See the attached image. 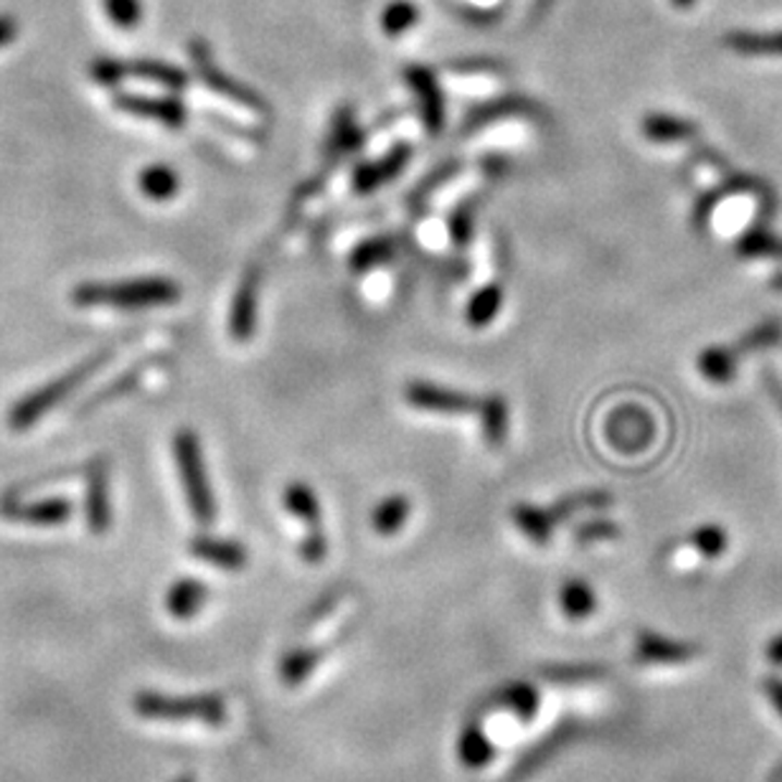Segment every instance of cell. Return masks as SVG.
I'll list each match as a JSON object with an SVG mask.
<instances>
[{
    "mask_svg": "<svg viewBox=\"0 0 782 782\" xmlns=\"http://www.w3.org/2000/svg\"><path fill=\"white\" fill-rule=\"evenodd\" d=\"M740 257H782V242L772 236L768 229L755 227L742 236L737 244Z\"/></svg>",
    "mask_w": 782,
    "mask_h": 782,
    "instance_id": "obj_36",
    "label": "cell"
},
{
    "mask_svg": "<svg viewBox=\"0 0 782 782\" xmlns=\"http://www.w3.org/2000/svg\"><path fill=\"white\" fill-rule=\"evenodd\" d=\"M341 602H343V592H328L326 597H320V600L313 604L308 612H305L303 631H310V627H316L318 623H323V620L335 615V610L341 608Z\"/></svg>",
    "mask_w": 782,
    "mask_h": 782,
    "instance_id": "obj_44",
    "label": "cell"
},
{
    "mask_svg": "<svg viewBox=\"0 0 782 782\" xmlns=\"http://www.w3.org/2000/svg\"><path fill=\"white\" fill-rule=\"evenodd\" d=\"M604 669L600 665H554L547 671L551 684H585V681L602 679Z\"/></svg>",
    "mask_w": 782,
    "mask_h": 782,
    "instance_id": "obj_39",
    "label": "cell"
},
{
    "mask_svg": "<svg viewBox=\"0 0 782 782\" xmlns=\"http://www.w3.org/2000/svg\"><path fill=\"white\" fill-rule=\"evenodd\" d=\"M724 46L740 57H782V30H730Z\"/></svg>",
    "mask_w": 782,
    "mask_h": 782,
    "instance_id": "obj_23",
    "label": "cell"
},
{
    "mask_svg": "<svg viewBox=\"0 0 782 782\" xmlns=\"http://www.w3.org/2000/svg\"><path fill=\"white\" fill-rule=\"evenodd\" d=\"M125 72L137 76V80L152 82L158 87H166L168 91H181L188 84V74L175 64L160 59H135L125 61Z\"/></svg>",
    "mask_w": 782,
    "mask_h": 782,
    "instance_id": "obj_26",
    "label": "cell"
},
{
    "mask_svg": "<svg viewBox=\"0 0 782 782\" xmlns=\"http://www.w3.org/2000/svg\"><path fill=\"white\" fill-rule=\"evenodd\" d=\"M259 267H252L244 274L240 288H236V295L232 301V310H229V333H232L234 341H249L255 335L257 328V316H259Z\"/></svg>",
    "mask_w": 782,
    "mask_h": 782,
    "instance_id": "obj_11",
    "label": "cell"
},
{
    "mask_svg": "<svg viewBox=\"0 0 782 782\" xmlns=\"http://www.w3.org/2000/svg\"><path fill=\"white\" fill-rule=\"evenodd\" d=\"M404 82L406 87L419 102L421 120H425V127L429 135H440L444 127V97L440 84H437L435 74L429 72L427 66L410 64L404 69Z\"/></svg>",
    "mask_w": 782,
    "mask_h": 782,
    "instance_id": "obj_9",
    "label": "cell"
},
{
    "mask_svg": "<svg viewBox=\"0 0 782 782\" xmlns=\"http://www.w3.org/2000/svg\"><path fill=\"white\" fill-rule=\"evenodd\" d=\"M640 130L650 143H681V140H692V137L699 135V127H696L692 120L676 118V114H665V112L646 114Z\"/></svg>",
    "mask_w": 782,
    "mask_h": 782,
    "instance_id": "obj_25",
    "label": "cell"
},
{
    "mask_svg": "<svg viewBox=\"0 0 782 782\" xmlns=\"http://www.w3.org/2000/svg\"><path fill=\"white\" fill-rule=\"evenodd\" d=\"M19 36V21L13 15H0V49H5Z\"/></svg>",
    "mask_w": 782,
    "mask_h": 782,
    "instance_id": "obj_46",
    "label": "cell"
},
{
    "mask_svg": "<svg viewBox=\"0 0 782 782\" xmlns=\"http://www.w3.org/2000/svg\"><path fill=\"white\" fill-rule=\"evenodd\" d=\"M89 74H91V80H95L97 84H102V87H118V84L127 76L125 61H118V59H110V57H99V59L91 61Z\"/></svg>",
    "mask_w": 782,
    "mask_h": 782,
    "instance_id": "obj_41",
    "label": "cell"
},
{
    "mask_svg": "<svg viewBox=\"0 0 782 782\" xmlns=\"http://www.w3.org/2000/svg\"><path fill=\"white\" fill-rule=\"evenodd\" d=\"M414 150L406 143H396L394 148L377 160H369V163H362L354 168V175H351V183H354L356 194H374L381 186H387L389 181H394L399 173L410 166Z\"/></svg>",
    "mask_w": 782,
    "mask_h": 782,
    "instance_id": "obj_10",
    "label": "cell"
},
{
    "mask_svg": "<svg viewBox=\"0 0 782 782\" xmlns=\"http://www.w3.org/2000/svg\"><path fill=\"white\" fill-rule=\"evenodd\" d=\"M534 105L524 97H498L490 99V102H482L475 107V110L465 118V133H473V130L493 125L496 120L513 118V114L531 112Z\"/></svg>",
    "mask_w": 782,
    "mask_h": 782,
    "instance_id": "obj_28",
    "label": "cell"
},
{
    "mask_svg": "<svg viewBox=\"0 0 782 782\" xmlns=\"http://www.w3.org/2000/svg\"><path fill=\"white\" fill-rule=\"evenodd\" d=\"M780 335H782V326L772 320V323H762V326H757L755 331H749L745 339L740 341V346H734V351H737V356H740V354H745V351L765 349V346H770V343L780 341Z\"/></svg>",
    "mask_w": 782,
    "mask_h": 782,
    "instance_id": "obj_43",
    "label": "cell"
},
{
    "mask_svg": "<svg viewBox=\"0 0 782 782\" xmlns=\"http://www.w3.org/2000/svg\"><path fill=\"white\" fill-rule=\"evenodd\" d=\"M396 257V242L391 236H371L356 244L354 252L349 255V267L356 274H366L377 267L391 262Z\"/></svg>",
    "mask_w": 782,
    "mask_h": 782,
    "instance_id": "obj_31",
    "label": "cell"
},
{
    "mask_svg": "<svg viewBox=\"0 0 782 782\" xmlns=\"http://www.w3.org/2000/svg\"><path fill=\"white\" fill-rule=\"evenodd\" d=\"M765 694H768V699L772 707L778 709V714L782 717V679H768L765 681Z\"/></svg>",
    "mask_w": 782,
    "mask_h": 782,
    "instance_id": "obj_47",
    "label": "cell"
},
{
    "mask_svg": "<svg viewBox=\"0 0 782 782\" xmlns=\"http://www.w3.org/2000/svg\"><path fill=\"white\" fill-rule=\"evenodd\" d=\"M772 288H775V290H782V274H778V278L772 280Z\"/></svg>",
    "mask_w": 782,
    "mask_h": 782,
    "instance_id": "obj_52",
    "label": "cell"
},
{
    "mask_svg": "<svg viewBox=\"0 0 782 782\" xmlns=\"http://www.w3.org/2000/svg\"><path fill=\"white\" fill-rule=\"evenodd\" d=\"M191 554L201 559L206 564L219 566V570L224 572H242L249 562L247 549H244L240 541L221 539V536H211V534L194 536V541H191Z\"/></svg>",
    "mask_w": 782,
    "mask_h": 782,
    "instance_id": "obj_15",
    "label": "cell"
},
{
    "mask_svg": "<svg viewBox=\"0 0 782 782\" xmlns=\"http://www.w3.org/2000/svg\"><path fill=\"white\" fill-rule=\"evenodd\" d=\"M173 782H198L194 775H181V778H175Z\"/></svg>",
    "mask_w": 782,
    "mask_h": 782,
    "instance_id": "obj_51",
    "label": "cell"
},
{
    "mask_svg": "<svg viewBox=\"0 0 782 782\" xmlns=\"http://www.w3.org/2000/svg\"><path fill=\"white\" fill-rule=\"evenodd\" d=\"M618 536H620V526L615 524V521H608V518L587 521V524H582L577 531H574V539H577L579 543L612 541V539H618Z\"/></svg>",
    "mask_w": 782,
    "mask_h": 782,
    "instance_id": "obj_42",
    "label": "cell"
},
{
    "mask_svg": "<svg viewBox=\"0 0 782 782\" xmlns=\"http://www.w3.org/2000/svg\"><path fill=\"white\" fill-rule=\"evenodd\" d=\"M597 604H600L597 602V592L587 579L570 577L559 589V608H562V615L570 623H582V620L592 618Z\"/></svg>",
    "mask_w": 782,
    "mask_h": 782,
    "instance_id": "obj_24",
    "label": "cell"
},
{
    "mask_svg": "<svg viewBox=\"0 0 782 782\" xmlns=\"http://www.w3.org/2000/svg\"><path fill=\"white\" fill-rule=\"evenodd\" d=\"M635 658L646 665H679L696 658L692 643L665 638L661 633L640 631L635 635Z\"/></svg>",
    "mask_w": 782,
    "mask_h": 782,
    "instance_id": "obj_13",
    "label": "cell"
},
{
    "mask_svg": "<svg viewBox=\"0 0 782 782\" xmlns=\"http://www.w3.org/2000/svg\"><path fill=\"white\" fill-rule=\"evenodd\" d=\"M364 143V133L356 122V112L351 105H343L335 110L331 120V130H328L326 152L331 158H343L349 152H356Z\"/></svg>",
    "mask_w": 782,
    "mask_h": 782,
    "instance_id": "obj_20",
    "label": "cell"
},
{
    "mask_svg": "<svg viewBox=\"0 0 782 782\" xmlns=\"http://www.w3.org/2000/svg\"><path fill=\"white\" fill-rule=\"evenodd\" d=\"M511 521L516 524L518 531L524 534L528 541L536 543V547H547V543L551 541V536H554V528L559 526L549 509H541V505H534V503L513 505Z\"/></svg>",
    "mask_w": 782,
    "mask_h": 782,
    "instance_id": "obj_22",
    "label": "cell"
},
{
    "mask_svg": "<svg viewBox=\"0 0 782 782\" xmlns=\"http://www.w3.org/2000/svg\"><path fill=\"white\" fill-rule=\"evenodd\" d=\"M105 13L110 21L122 30H133L143 21V3L140 0H102Z\"/></svg>",
    "mask_w": 782,
    "mask_h": 782,
    "instance_id": "obj_37",
    "label": "cell"
},
{
    "mask_svg": "<svg viewBox=\"0 0 782 782\" xmlns=\"http://www.w3.org/2000/svg\"><path fill=\"white\" fill-rule=\"evenodd\" d=\"M84 518L91 534L102 536L112 526L110 465L105 457L91 460L87 467V496H84Z\"/></svg>",
    "mask_w": 782,
    "mask_h": 782,
    "instance_id": "obj_8",
    "label": "cell"
},
{
    "mask_svg": "<svg viewBox=\"0 0 782 782\" xmlns=\"http://www.w3.org/2000/svg\"><path fill=\"white\" fill-rule=\"evenodd\" d=\"M328 557V536L323 528L316 531H305V539L301 541V559L305 564H323Z\"/></svg>",
    "mask_w": 782,
    "mask_h": 782,
    "instance_id": "obj_45",
    "label": "cell"
},
{
    "mask_svg": "<svg viewBox=\"0 0 782 782\" xmlns=\"http://www.w3.org/2000/svg\"><path fill=\"white\" fill-rule=\"evenodd\" d=\"M72 301L82 308L145 310L181 301V285L171 278H133L118 282H82Z\"/></svg>",
    "mask_w": 782,
    "mask_h": 782,
    "instance_id": "obj_1",
    "label": "cell"
},
{
    "mask_svg": "<svg viewBox=\"0 0 782 782\" xmlns=\"http://www.w3.org/2000/svg\"><path fill=\"white\" fill-rule=\"evenodd\" d=\"M282 509H285L290 516L305 524V531H316V528H323V509H320V501L308 482L293 480L288 482L285 490H282Z\"/></svg>",
    "mask_w": 782,
    "mask_h": 782,
    "instance_id": "obj_18",
    "label": "cell"
},
{
    "mask_svg": "<svg viewBox=\"0 0 782 782\" xmlns=\"http://www.w3.org/2000/svg\"><path fill=\"white\" fill-rule=\"evenodd\" d=\"M673 8H679V11H688V8L696 5V0H671Z\"/></svg>",
    "mask_w": 782,
    "mask_h": 782,
    "instance_id": "obj_49",
    "label": "cell"
},
{
    "mask_svg": "<svg viewBox=\"0 0 782 782\" xmlns=\"http://www.w3.org/2000/svg\"><path fill=\"white\" fill-rule=\"evenodd\" d=\"M137 717L148 722H171V724H204L224 726L229 722V709L224 696L219 694H194V696H171L160 692H137L133 699Z\"/></svg>",
    "mask_w": 782,
    "mask_h": 782,
    "instance_id": "obj_2",
    "label": "cell"
},
{
    "mask_svg": "<svg viewBox=\"0 0 782 782\" xmlns=\"http://www.w3.org/2000/svg\"><path fill=\"white\" fill-rule=\"evenodd\" d=\"M473 234H475V204L465 201L450 213V236L463 247V244L473 240Z\"/></svg>",
    "mask_w": 782,
    "mask_h": 782,
    "instance_id": "obj_40",
    "label": "cell"
},
{
    "mask_svg": "<svg viewBox=\"0 0 782 782\" xmlns=\"http://www.w3.org/2000/svg\"><path fill=\"white\" fill-rule=\"evenodd\" d=\"M478 414L482 440H486L490 448L503 444L505 437H509V402H505L501 394H490L480 399Z\"/></svg>",
    "mask_w": 782,
    "mask_h": 782,
    "instance_id": "obj_32",
    "label": "cell"
},
{
    "mask_svg": "<svg viewBox=\"0 0 782 782\" xmlns=\"http://www.w3.org/2000/svg\"><path fill=\"white\" fill-rule=\"evenodd\" d=\"M114 107L143 120H156L163 127L179 130L186 125V107L179 97H145V95H114Z\"/></svg>",
    "mask_w": 782,
    "mask_h": 782,
    "instance_id": "obj_12",
    "label": "cell"
},
{
    "mask_svg": "<svg viewBox=\"0 0 782 782\" xmlns=\"http://www.w3.org/2000/svg\"><path fill=\"white\" fill-rule=\"evenodd\" d=\"M209 597H211V589L206 587L201 579L183 577L168 587L166 610H168V615H171L173 620H179V623H188V620H194L198 612L206 608Z\"/></svg>",
    "mask_w": 782,
    "mask_h": 782,
    "instance_id": "obj_16",
    "label": "cell"
},
{
    "mask_svg": "<svg viewBox=\"0 0 782 782\" xmlns=\"http://www.w3.org/2000/svg\"><path fill=\"white\" fill-rule=\"evenodd\" d=\"M173 455L175 467H179V478L186 493L191 516H194L201 526H211L217 521V498H213L209 473H206L201 442L194 429L183 427L173 437Z\"/></svg>",
    "mask_w": 782,
    "mask_h": 782,
    "instance_id": "obj_3",
    "label": "cell"
},
{
    "mask_svg": "<svg viewBox=\"0 0 782 782\" xmlns=\"http://www.w3.org/2000/svg\"><path fill=\"white\" fill-rule=\"evenodd\" d=\"M326 661V648L323 646H301L288 650L285 656L280 658L278 676L280 684L285 688H297L308 681L313 673L318 671V665Z\"/></svg>",
    "mask_w": 782,
    "mask_h": 782,
    "instance_id": "obj_19",
    "label": "cell"
},
{
    "mask_svg": "<svg viewBox=\"0 0 782 782\" xmlns=\"http://www.w3.org/2000/svg\"><path fill=\"white\" fill-rule=\"evenodd\" d=\"M768 658L772 665H782V635L772 638V643L768 646Z\"/></svg>",
    "mask_w": 782,
    "mask_h": 782,
    "instance_id": "obj_48",
    "label": "cell"
},
{
    "mask_svg": "<svg viewBox=\"0 0 782 782\" xmlns=\"http://www.w3.org/2000/svg\"><path fill=\"white\" fill-rule=\"evenodd\" d=\"M770 389H772V394H775V399H778L780 406H782V387H780V384H775V381H772Z\"/></svg>",
    "mask_w": 782,
    "mask_h": 782,
    "instance_id": "obj_50",
    "label": "cell"
},
{
    "mask_svg": "<svg viewBox=\"0 0 782 782\" xmlns=\"http://www.w3.org/2000/svg\"><path fill=\"white\" fill-rule=\"evenodd\" d=\"M610 503H612V496L608 493V490H582V493L564 496L562 501H557L549 511H551V516H554L557 524H564V521L572 518L574 513L600 511V509H608Z\"/></svg>",
    "mask_w": 782,
    "mask_h": 782,
    "instance_id": "obj_33",
    "label": "cell"
},
{
    "mask_svg": "<svg viewBox=\"0 0 782 782\" xmlns=\"http://www.w3.org/2000/svg\"><path fill=\"white\" fill-rule=\"evenodd\" d=\"M137 188L150 201H171L181 191V175L166 163H152L137 175Z\"/></svg>",
    "mask_w": 782,
    "mask_h": 782,
    "instance_id": "obj_29",
    "label": "cell"
},
{
    "mask_svg": "<svg viewBox=\"0 0 782 782\" xmlns=\"http://www.w3.org/2000/svg\"><path fill=\"white\" fill-rule=\"evenodd\" d=\"M496 742L490 737L480 719H471L457 737V760L465 770H482L493 762Z\"/></svg>",
    "mask_w": 782,
    "mask_h": 782,
    "instance_id": "obj_17",
    "label": "cell"
},
{
    "mask_svg": "<svg viewBox=\"0 0 782 782\" xmlns=\"http://www.w3.org/2000/svg\"><path fill=\"white\" fill-rule=\"evenodd\" d=\"M412 516V501L404 493H391L374 505L371 526L379 536H396Z\"/></svg>",
    "mask_w": 782,
    "mask_h": 782,
    "instance_id": "obj_27",
    "label": "cell"
},
{
    "mask_svg": "<svg viewBox=\"0 0 782 782\" xmlns=\"http://www.w3.org/2000/svg\"><path fill=\"white\" fill-rule=\"evenodd\" d=\"M404 402L414 406V410L427 414H440V417H465V414L478 412L480 399L473 394H465L460 389L440 387L432 381H410L404 387Z\"/></svg>",
    "mask_w": 782,
    "mask_h": 782,
    "instance_id": "obj_6",
    "label": "cell"
},
{
    "mask_svg": "<svg viewBox=\"0 0 782 782\" xmlns=\"http://www.w3.org/2000/svg\"><path fill=\"white\" fill-rule=\"evenodd\" d=\"M608 437L612 444L623 448V452H640V448L653 440V421L638 406H623V412L612 414L608 425Z\"/></svg>",
    "mask_w": 782,
    "mask_h": 782,
    "instance_id": "obj_14",
    "label": "cell"
},
{
    "mask_svg": "<svg viewBox=\"0 0 782 782\" xmlns=\"http://www.w3.org/2000/svg\"><path fill=\"white\" fill-rule=\"evenodd\" d=\"M496 704L516 717L518 722H534L541 709V694L531 681H511L501 692H496Z\"/></svg>",
    "mask_w": 782,
    "mask_h": 782,
    "instance_id": "obj_21",
    "label": "cell"
},
{
    "mask_svg": "<svg viewBox=\"0 0 782 782\" xmlns=\"http://www.w3.org/2000/svg\"><path fill=\"white\" fill-rule=\"evenodd\" d=\"M74 503L69 498H41V501H19L15 496L0 498V516L15 524L59 526L72 518Z\"/></svg>",
    "mask_w": 782,
    "mask_h": 782,
    "instance_id": "obj_7",
    "label": "cell"
},
{
    "mask_svg": "<svg viewBox=\"0 0 782 782\" xmlns=\"http://www.w3.org/2000/svg\"><path fill=\"white\" fill-rule=\"evenodd\" d=\"M692 543L699 549V554H704L707 559H717L726 551V534L722 526L707 524V526H699L692 534Z\"/></svg>",
    "mask_w": 782,
    "mask_h": 782,
    "instance_id": "obj_38",
    "label": "cell"
},
{
    "mask_svg": "<svg viewBox=\"0 0 782 782\" xmlns=\"http://www.w3.org/2000/svg\"><path fill=\"white\" fill-rule=\"evenodd\" d=\"M188 57H191V61H194L196 76L211 91H217V95L232 99L234 105L244 107V110H252V112H259V114L267 112L265 99L259 97L257 91L249 87V84H242L240 80H234L232 74H227L224 69L217 64L211 46L206 44L204 38H194V41L188 44Z\"/></svg>",
    "mask_w": 782,
    "mask_h": 782,
    "instance_id": "obj_5",
    "label": "cell"
},
{
    "mask_svg": "<svg viewBox=\"0 0 782 782\" xmlns=\"http://www.w3.org/2000/svg\"><path fill=\"white\" fill-rule=\"evenodd\" d=\"M501 308H503V288L498 285V282H488V285L475 290L471 301H467L465 308L467 326L480 331V328L490 326L498 316H501Z\"/></svg>",
    "mask_w": 782,
    "mask_h": 782,
    "instance_id": "obj_30",
    "label": "cell"
},
{
    "mask_svg": "<svg viewBox=\"0 0 782 782\" xmlns=\"http://www.w3.org/2000/svg\"><path fill=\"white\" fill-rule=\"evenodd\" d=\"M734 366H737V351L724 346H709L699 354V371L704 379L714 381V384H726L734 377Z\"/></svg>",
    "mask_w": 782,
    "mask_h": 782,
    "instance_id": "obj_34",
    "label": "cell"
},
{
    "mask_svg": "<svg viewBox=\"0 0 782 782\" xmlns=\"http://www.w3.org/2000/svg\"><path fill=\"white\" fill-rule=\"evenodd\" d=\"M112 358V351H99V354H95L91 358H87V362L76 364L72 371L61 374V377H57L53 381H49V384H44L41 389L30 391V394H26L21 399V402H15V406L11 410V417H8V421H11L13 429H26L34 425V421H38L44 417V414H49L53 406L64 402L66 396H72L76 389H80L84 381H87L91 374H97L102 366L110 362Z\"/></svg>",
    "mask_w": 782,
    "mask_h": 782,
    "instance_id": "obj_4",
    "label": "cell"
},
{
    "mask_svg": "<svg viewBox=\"0 0 782 782\" xmlns=\"http://www.w3.org/2000/svg\"><path fill=\"white\" fill-rule=\"evenodd\" d=\"M419 8L412 0H394L381 11V30L387 36H402L406 30L417 26Z\"/></svg>",
    "mask_w": 782,
    "mask_h": 782,
    "instance_id": "obj_35",
    "label": "cell"
}]
</instances>
